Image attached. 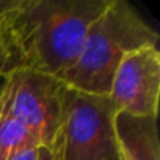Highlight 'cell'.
<instances>
[{"instance_id":"obj_1","label":"cell","mask_w":160,"mask_h":160,"mask_svg":"<svg viewBox=\"0 0 160 160\" xmlns=\"http://www.w3.org/2000/svg\"><path fill=\"white\" fill-rule=\"evenodd\" d=\"M110 0H19L5 27L21 68L61 78Z\"/></svg>"},{"instance_id":"obj_2","label":"cell","mask_w":160,"mask_h":160,"mask_svg":"<svg viewBox=\"0 0 160 160\" xmlns=\"http://www.w3.org/2000/svg\"><path fill=\"white\" fill-rule=\"evenodd\" d=\"M158 33L124 0H110L91 24L72 68L60 78L75 91L108 96L122 58L144 46H157Z\"/></svg>"},{"instance_id":"obj_3","label":"cell","mask_w":160,"mask_h":160,"mask_svg":"<svg viewBox=\"0 0 160 160\" xmlns=\"http://www.w3.org/2000/svg\"><path fill=\"white\" fill-rule=\"evenodd\" d=\"M115 113L108 96L68 87L60 129L52 144L57 160H118Z\"/></svg>"},{"instance_id":"obj_4","label":"cell","mask_w":160,"mask_h":160,"mask_svg":"<svg viewBox=\"0 0 160 160\" xmlns=\"http://www.w3.org/2000/svg\"><path fill=\"white\" fill-rule=\"evenodd\" d=\"M66 90L58 77L28 68L16 69L8 75L2 112L27 126L41 146L52 148L61 122Z\"/></svg>"},{"instance_id":"obj_5","label":"cell","mask_w":160,"mask_h":160,"mask_svg":"<svg viewBox=\"0 0 160 160\" xmlns=\"http://www.w3.org/2000/svg\"><path fill=\"white\" fill-rule=\"evenodd\" d=\"M108 98L115 112L157 118L160 99V52L144 46L127 53L118 64Z\"/></svg>"},{"instance_id":"obj_6","label":"cell","mask_w":160,"mask_h":160,"mask_svg":"<svg viewBox=\"0 0 160 160\" xmlns=\"http://www.w3.org/2000/svg\"><path fill=\"white\" fill-rule=\"evenodd\" d=\"M113 127L118 160H160L157 118L118 112Z\"/></svg>"},{"instance_id":"obj_7","label":"cell","mask_w":160,"mask_h":160,"mask_svg":"<svg viewBox=\"0 0 160 160\" xmlns=\"http://www.w3.org/2000/svg\"><path fill=\"white\" fill-rule=\"evenodd\" d=\"M32 146L41 144L30 129L11 115L0 113V160H10L22 149Z\"/></svg>"},{"instance_id":"obj_8","label":"cell","mask_w":160,"mask_h":160,"mask_svg":"<svg viewBox=\"0 0 160 160\" xmlns=\"http://www.w3.org/2000/svg\"><path fill=\"white\" fill-rule=\"evenodd\" d=\"M5 19L0 22V75H10L16 69H21L18 53L11 44L5 27Z\"/></svg>"},{"instance_id":"obj_9","label":"cell","mask_w":160,"mask_h":160,"mask_svg":"<svg viewBox=\"0 0 160 160\" xmlns=\"http://www.w3.org/2000/svg\"><path fill=\"white\" fill-rule=\"evenodd\" d=\"M39 148L41 146H32V148L22 149L21 152H18L16 155H13L10 160H38Z\"/></svg>"},{"instance_id":"obj_10","label":"cell","mask_w":160,"mask_h":160,"mask_svg":"<svg viewBox=\"0 0 160 160\" xmlns=\"http://www.w3.org/2000/svg\"><path fill=\"white\" fill-rule=\"evenodd\" d=\"M38 160H57L53 149H52V148L41 146V148H39V155H38Z\"/></svg>"},{"instance_id":"obj_11","label":"cell","mask_w":160,"mask_h":160,"mask_svg":"<svg viewBox=\"0 0 160 160\" xmlns=\"http://www.w3.org/2000/svg\"><path fill=\"white\" fill-rule=\"evenodd\" d=\"M8 85V75H0V113L3 108V96H5V90Z\"/></svg>"}]
</instances>
